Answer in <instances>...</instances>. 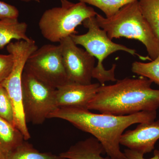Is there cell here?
Listing matches in <instances>:
<instances>
[{
  "label": "cell",
  "mask_w": 159,
  "mask_h": 159,
  "mask_svg": "<svg viewBox=\"0 0 159 159\" xmlns=\"http://www.w3.org/2000/svg\"><path fill=\"white\" fill-rule=\"evenodd\" d=\"M157 116V111L116 116L94 113L86 109L61 107L54 110L48 119H63L80 130L91 134L101 143L111 159H126L120 147V138L124 131L136 123L153 122Z\"/></svg>",
  "instance_id": "1"
},
{
  "label": "cell",
  "mask_w": 159,
  "mask_h": 159,
  "mask_svg": "<svg viewBox=\"0 0 159 159\" xmlns=\"http://www.w3.org/2000/svg\"><path fill=\"white\" fill-rule=\"evenodd\" d=\"M152 83L145 77H126L113 84L101 85L88 109L116 116L157 111L159 108V90L152 88Z\"/></svg>",
  "instance_id": "2"
},
{
  "label": "cell",
  "mask_w": 159,
  "mask_h": 159,
  "mask_svg": "<svg viewBox=\"0 0 159 159\" xmlns=\"http://www.w3.org/2000/svg\"><path fill=\"white\" fill-rule=\"evenodd\" d=\"M96 18L99 27L111 39L124 37L137 40L145 46L152 59L159 55V40L142 15L139 0L122 7L110 17L97 13Z\"/></svg>",
  "instance_id": "3"
},
{
  "label": "cell",
  "mask_w": 159,
  "mask_h": 159,
  "mask_svg": "<svg viewBox=\"0 0 159 159\" xmlns=\"http://www.w3.org/2000/svg\"><path fill=\"white\" fill-rule=\"evenodd\" d=\"M82 25L88 29L87 32L83 34H72L70 37L77 45L82 46L98 60L93 72V78L97 80L101 85L108 81H116L115 74L116 65L114 64L110 70H106L103 65V61L117 51H125L133 56L137 54L136 51L113 42L106 31L99 27L96 16L86 19Z\"/></svg>",
  "instance_id": "4"
},
{
  "label": "cell",
  "mask_w": 159,
  "mask_h": 159,
  "mask_svg": "<svg viewBox=\"0 0 159 159\" xmlns=\"http://www.w3.org/2000/svg\"><path fill=\"white\" fill-rule=\"evenodd\" d=\"M61 7L46 10L39 22L41 33L52 43H59L62 39L77 33L76 28L84 20L95 16L97 12L85 3H74L60 0Z\"/></svg>",
  "instance_id": "5"
},
{
  "label": "cell",
  "mask_w": 159,
  "mask_h": 159,
  "mask_svg": "<svg viewBox=\"0 0 159 159\" xmlns=\"http://www.w3.org/2000/svg\"><path fill=\"white\" fill-rule=\"evenodd\" d=\"M9 54H12L14 64L11 73L0 85L6 90L14 112V125L22 134L25 141L31 138L23 104L22 77L27 59L38 49L35 41L20 40L11 42L6 46Z\"/></svg>",
  "instance_id": "6"
},
{
  "label": "cell",
  "mask_w": 159,
  "mask_h": 159,
  "mask_svg": "<svg viewBox=\"0 0 159 159\" xmlns=\"http://www.w3.org/2000/svg\"><path fill=\"white\" fill-rule=\"evenodd\" d=\"M23 104L26 122L35 125L43 123L57 108L56 89L25 70L22 77Z\"/></svg>",
  "instance_id": "7"
},
{
  "label": "cell",
  "mask_w": 159,
  "mask_h": 159,
  "mask_svg": "<svg viewBox=\"0 0 159 159\" xmlns=\"http://www.w3.org/2000/svg\"><path fill=\"white\" fill-rule=\"evenodd\" d=\"M24 70L55 89L69 83L59 45H44L27 59Z\"/></svg>",
  "instance_id": "8"
},
{
  "label": "cell",
  "mask_w": 159,
  "mask_h": 159,
  "mask_svg": "<svg viewBox=\"0 0 159 159\" xmlns=\"http://www.w3.org/2000/svg\"><path fill=\"white\" fill-rule=\"evenodd\" d=\"M58 45L63 63L70 83L87 85L92 84L95 58L79 48L70 36L62 39Z\"/></svg>",
  "instance_id": "9"
},
{
  "label": "cell",
  "mask_w": 159,
  "mask_h": 159,
  "mask_svg": "<svg viewBox=\"0 0 159 159\" xmlns=\"http://www.w3.org/2000/svg\"><path fill=\"white\" fill-rule=\"evenodd\" d=\"M139 124L135 129L123 133L120 144L143 155L150 153L159 139V120Z\"/></svg>",
  "instance_id": "10"
},
{
  "label": "cell",
  "mask_w": 159,
  "mask_h": 159,
  "mask_svg": "<svg viewBox=\"0 0 159 159\" xmlns=\"http://www.w3.org/2000/svg\"><path fill=\"white\" fill-rule=\"evenodd\" d=\"M100 85L99 83L87 85L69 83L61 86L56 89V106L88 109Z\"/></svg>",
  "instance_id": "11"
},
{
  "label": "cell",
  "mask_w": 159,
  "mask_h": 159,
  "mask_svg": "<svg viewBox=\"0 0 159 159\" xmlns=\"http://www.w3.org/2000/svg\"><path fill=\"white\" fill-rule=\"evenodd\" d=\"M105 149L98 139L94 137L79 141L71 146L68 150L60 154L66 159H111L103 157Z\"/></svg>",
  "instance_id": "12"
},
{
  "label": "cell",
  "mask_w": 159,
  "mask_h": 159,
  "mask_svg": "<svg viewBox=\"0 0 159 159\" xmlns=\"http://www.w3.org/2000/svg\"><path fill=\"white\" fill-rule=\"evenodd\" d=\"M28 25L20 22L18 19L0 20V50L4 48L13 39L29 41L26 34Z\"/></svg>",
  "instance_id": "13"
},
{
  "label": "cell",
  "mask_w": 159,
  "mask_h": 159,
  "mask_svg": "<svg viewBox=\"0 0 159 159\" xmlns=\"http://www.w3.org/2000/svg\"><path fill=\"white\" fill-rule=\"evenodd\" d=\"M25 141L19 130L0 117V155L6 158Z\"/></svg>",
  "instance_id": "14"
},
{
  "label": "cell",
  "mask_w": 159,
  "mask_h": 159,
  "mask_svg": "<svg viewBox=\"0 0 159 159\" xmlns=\"http://www.w3.org/2000/svg\"><path fill=\"white\" fill-rule=\"evenodd\" d=\"M6 159H66L51 152H42L26 141L7 156Z\"/></svg>",
  "instance_id": "15"
},
{
  "label": "cell",
  "mask_w": 159,
  "mask_h": 159,
  "mask_svg": "<svg viewBox=\"0 0 159 159\" xmlns=\"http://www.w3.org/2000/svg\"><path fill=\"white\" fill-rule=\"evenodd\" d=\"M144 17L159 40V0H139Z\"/></svg>",
  "instance_id": "16"
},
{
  "label": "cell",
  "mask_w": 159,
  "mask_h": 159,
  "mask_svg": "<svg viewBox=\"0 0 159 159\" xmlns=\"http://www.w3.org/2000/svg\"><path fill=\"white\" fill-rule=\"evenodd\" d=\"M133 73L150 80L159 85V54L151 62L135 61L132 64Z\"/></svg>",
  "instance_id": "17"
},
{
  "label": "cell",
  "mask_w": 159,
  "mask_h": 159,
  "mask_svg": "<svg viewBox=\"0 0 159 159\" xmlns=\"http://www.w3.org/2000/svg\"><path fill=\"white\" fill-rule=\"evenodd\" d=\"M79 2L94 6L105 14L106 17L113 16L121 8L136 0H79Z\"/></svg>",
  "instance_id": "18"
},
{
  "label": "cell",
  "mask_w": 159,
  "mask_h": 159,
  "mask_svg": "<svg viewBox=\"0 0 159 159\" xmlns=\"http://www.w3.org/2000/svg\"><path fill=\"white\" fill-rule=\"evenodd\" d=\"M0 117L14 125V112L12 104L6 90L1 85L0 88Z\"/></svg>",
  "instance_id": "19"
},
{
  "label": "cell",
  "mask_w": 159,
  "mask_h": 159,
  "mask_svg": "<svg viewBox=\"0 0 159 159\" xmlns=\"http://www.w3.org/2000/svg\"><path fill=\"white\" fill-rule=\"evenodd\" d=\"M13 64L14 60L12 54H0V84L11 73Z\"/></svg>",
  "instance_id": "20"
},
{
  "label": "cell",
  "mask_w": 159,
  "mask_h": 159,
  "mask_svg": "<svg viewBox=\"0 0 159 159\" xmlns=\"http://www.w3.org/2000/svg\"><path fill=\"white\" fill-rule=\"evenodd\" d=\"M19 12L14 6L0 1V20L18 19Z\"/></svg>",
  "instance_id": "21"
},
{
  "label": "cell",
  "mask_w": 159,
  "mask_h": 159,
  "mask_svg": "<svg viewBox=\"0 0 159 159\" xmlns=\"http://www.w3.org/2000/svg\"><path fill=\"white\" fill-rule=\"evenodd\" d=\"M124 153L126 159H159L158 150H155L154 156L149 159H145L144 157V155L128 148L124 150Z\"/></svg>",
  "instance_id": "22"
},
{
  "label": "cell",
  "mask_w": 159,
  "mask_h": 159,
  "mask_svg": "<svg viewBox=\"0 0 159 159\" xmlns=\"http://www.w3.org/2000/svg\"><path fill=\"white\" fill-rule=\"evenodd\" d=\"M20 1L25 2H32V1L37 2H40L39 0H20Z\"/></svg>",
  "instance_id": "23"
},
{
  "label": "cell",
  "mask_w": 159,
  "mask_h": 159,
  "mask_svg": "<svg viewBox=\"0 0 159 159\" xmlns=\"http://www.w3.org/2000/svg\"><path fill=\"white\" fill-rule=\"evenodd\" d=\"M6 158L0 155V159H6Z\"/></svg>",
  "instance_id": "24"
},
{
  "label": "cell",
  "mask_w": 159,
  "mask_h": 159,
  "mask_svg": "<svg viewBox=\"0 0 159 159\" xmlns=\"http://www.w3.org/2000/svg\"><path fill=\"white\" fill-rule=\"evenodd\" d=\"M0 88H1V85H0Z\"/></svg>",
  "instance_id": "25"
}]
</instances>
